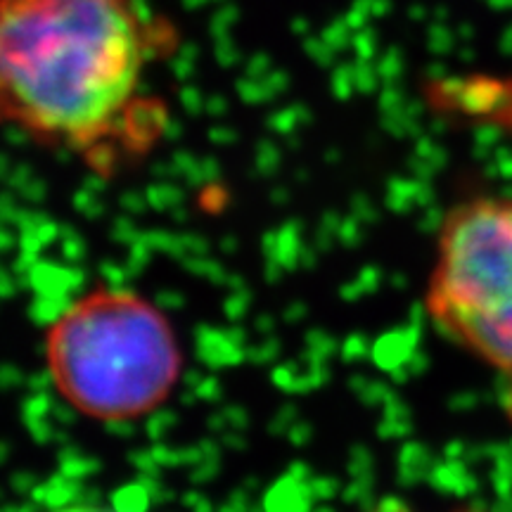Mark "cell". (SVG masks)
<instances>
[{"label":"cell","mask_w":512,"mask_h":512,"mask_svg":"<svg viewBox=\"0 0 512 512\" xmlns=\"http://www.w3.org/2000/svg\"><path fill=\"white\" fill-rule=\"evenodd\" d=\"M171 38L140 0H0V124L93 155L140 119Z\"/></svg>","instance_id":"6da1fadb"},{"label":"cell","mask_w":512,"mask_h":512,"mask_svg":"<svg viewBox=\"0 0 512 512\" xmlns=\"http://www.w3.org/2000/svg\"><path fill=\"white\" fill-rule=\"evenodd\" d=\"M46 366L55 392L83 418L131 422L164 406L181 380L183 351L155 302L98 287L50 325Z\"/></svg>","instance_id":"7a4b0ae2"},{"label":"cell","mask_w":512,"mask_h":512,"mask_svg":"<svg viewBox=\"0 0 512 512\" xmlns=\"http://www.w3.org/2000/svg\"><path fill=\"white\" fill-rule=\"evenodd\" d=\"M434 325L512 384V197L460 202L439 228L427 285Z\"/></svg>","instance_id":"3957f363"}]
</instances>
